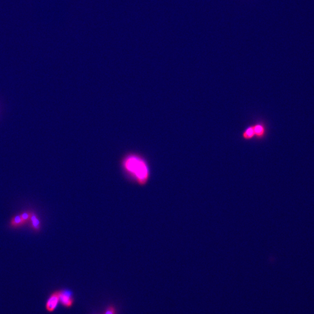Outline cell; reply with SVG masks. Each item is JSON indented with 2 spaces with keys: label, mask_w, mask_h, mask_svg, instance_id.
I'll list each match as a JSON object with an SVG mask.
<instances>
[{
  "label": "cell",
  "mask_w": 314,
  "mask_h": 314,
  "mask_svg": "<svg viewBox=\"0 0 314 314\" xmlns=\"http://www.w3.org/2000/svg\"><path fill=\"white\" fill-rule=\"evenodd\" d=\"M119 165L125 176L140 186L146 185L151 177V168L144 154L129 151L122 155Z\"/></svg>",
  "instance_id": "obj_1"
},
{
  "label": "cell",
  "mask_w": 314,
  "mask_h": 314,
  "mask_svg": "<svg viewBox=\"0 0 314 314\" xmlns=\"http://www.w3.org/2000/svg\"><path fill=\"white\" fill-rule=\"evenodd\" d=\"M60 303L66 308L72 307L74 304V297L72 293L69 290L62 289L58 290Z\"/></svg>",
  "instance_id": "obj_2"
},
{
  "label": "cell",
  "mask_w": 314,
  "mask_h": 314,
  "mask_svg": "<svg viewBox=\"0 0 314 314\" xmlns=\"http://www.w3.org/2000/svg\"><path fill=\"white\" fill-rule=\"evenodd\" d=\"M254 133V139L261 140L265 138L267 135V127L263 122H258L251 125Z\"/></svg>",
  "instance_id": "obj_3"
},
{
  "label": "cell",
  "mask_w": 314,
  "mask_h": 314,
  "mask_svg": "<svg viewBox=\"0 0 314 314\" xmlns=\"http://www.w3.org/2000/svg\"><path fill=\"white\" fill-rule=\"evenodd\" d=\"M60 303L58 290L52 292L48 297L46 303V309L48 312H53Z\"/></svg>",
  "instance_id": "obj_4"
},
{
  "label": "cell",
  "mask_w": 314,
  "mask_h": 314,
  "mask_svg": "<svg viewBox=\"0 0 314 314\" xmlns=\"http://www.w3.org/2000/svg\"><path fill=\"white\" fill-rule=\"evenodd\" d=\"M10 225L13 227H18L25 225V223L19 214V215H16L12 218L10 222Z\"/></svg>",
  "instance_id": "obj_5"
},
{
  "label": "cell",
  "mask_w": 314,
  "mask_h": 314,
  "mask_svg": "<svg viewBox=\"0 0 314 314\" xmlns=\"http://www.w3.org/2000/svg\"><path fill=\"white\" fill-rule=\"evenodd\" d=\"M30 222L31 223V226L33 229L36 231H38V230L40 229V221L37 215L33 212H32V213Z\"/></svg>",
  "instance_id": "obj_6"
},
{
  "label": "cell",
  "mask_w": 314,
  "mask_h": 314,
  "mask_svg": "<svg viewBox=\"0 0 314 314\" xmlns=\"http://www.w3.org/2000/svg\"><path fill=\"white\" fill-rule=\"evenodd\" d=\"M32 212L27 211V212H23L21 214H20L21 218H22V219L25 222V224L30 222V218H31V216H32Z\"/></svg>",
  "instance_id": "obj_7"
},
{
  "label": "cell",
  "mask_w": 314,
  "mask_h": 314,
  "mask_svg": "<svg viewBox=\"0 0 314 314\" xmlns=\"http://www.w3.org/2000/svg\"><path fill=\"white\" fill-rule=\"evenodd\" d=\"M103 314H117V310L115 306L110 305L105 309Z\"/></svg>",
  "instance_id": "obj_8"
}]
</instances>
